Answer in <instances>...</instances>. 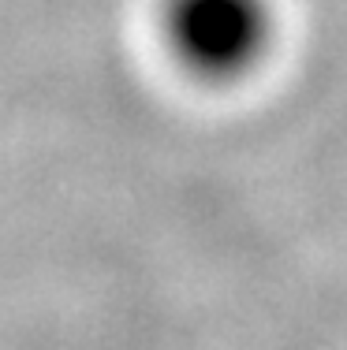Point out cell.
Listing matches in <instances>:
<instances>
[{
    "label": "cell",
    "mask_w": 347,
    "mask_h": 350,
    "mask_svg": "<svg viewBox=\"0 0 347 350\" xmlns=\"http://www.w3.org/2000/svg\"><path fill=\"white\" fill-rule=\"evenodd\" d=\"M269 0H164L161 38L172 60L198 82H239L272 45Z\"/></svg>",
    "instance_id": "cell-1"
}]
</instances>
